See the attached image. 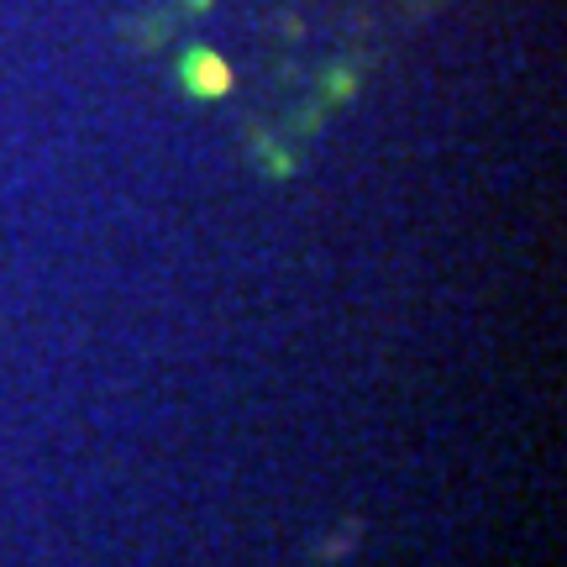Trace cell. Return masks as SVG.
Wrapping results in <instances>:
<instances>
[{
	"label": "cell",
	"mask_w": 567,
	"mask_h": 567,
	"mask_svg": "<svg viewBox=\"0 0 567 567\" xmlns=\"http://www.w3.org/2000/svg\"><path fill=\"white\" fill-rule=\"evenodd\" d=\"M180 79H184V90L200 95V100L232 90V69H226V59H221V53H210V48H189V53H184Z\"/></svg>",
	"instance_id": "obj_1"
}]
</instances>
